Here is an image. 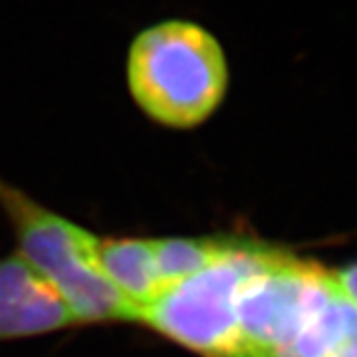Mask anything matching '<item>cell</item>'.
I'll list each match as a JSON object with an SVG mask.
<instances>
[{"label":"cell","mask_w":357,"mask_h":357,"mask_svg":"<svg viewBox=\"0 0 357 357\" xmlns=\"http://www.w3.org/2000/svg\"><path fill=\"white\" fill-rule=\"evenodd\" d=\"M0 206L13 225L18 255L60 294L76 324L137 321V312L103 276L98 236L4 178H0Z\"/></svg>","instance_id":"cell-2"},{"label":"cell","mask_w":357,"mask_h":357,"mask_svg":"<svg viewBox=\"0 0 357 357\" xmlns=\"http://www.w3.org/2000/svg\"><path fill=\"white\" fill-rule=\"evenodd\" d=\"M330 270L270 246L238 300L236 357H272L292 342L332 292Z\"/></svg>","instance_id":"cell-4"},{"label":"cell","mask_w":357,"mask_h":357,"mask_svg":"<svg viewBox=\"0 0 357 357\" xmlns=\"http://www.w3.org/2000/svg\"><path fill=\"white\" fill-rule=\"evenodd\" d=\"M272 244L230 236L227 250L197 274L167 286L139 321L203 357H236L238 300Z\"/></svg>","instance_id":"cell-3"},{"label":"cell","mask_w":357,"mask_h":357,"mask_svg":"<svg viewBox=\"0 0 357 357\" xmlns=\"http://www.w3.org/2000/svg\"><path fill=\"white\" fill-rule=\"evenodd\" d=\"M230 236H197V238H155L153 252L163 290L171 284L189 278L213 264L227 250Z\"/></svg>","instance_id":"cell-8"},{"label":"cell","mask_w":357,"mask_h":357,"mask_svg":"<svg viewBox=\"0 0 357 357\" xmlns=\"http://www.w3.org/2000/svg\"><path fill=\"white\" fill-rule=\"evenodd\" d=\"M98 262L103 276L129 306L141 314L163 292L157 272L153 241L145 238H98Z\"/></svg>","instance_id":"cell-6"},{"label":"cell","mask_w":357,"mask_h":357,"mask_svg":"<svg viewBox=\"0 0 357 357\" xmlns=\"http://www.w3.org/2000/svg\"><path fill=\"white\" fill-rule=\"evenodd\" d=\"M272 357H357V307L333 284L306 326Z\"/></svg>","instance_id":"cell-7"},{"label":"cell","mask_w":357,"mask_h":357,"mask_svg":"<svg viewBox=\"0 0 357 357\" xmlns=\"http://www.w3.org/2000/svg\"><path fill=\"white\" fill-rule=\"evenodd\" d=\"M77 326L60 294L22 256L0 260V342Z\"/></svg>","instance_id":"cell-5"},{"label":"cell","mask_w":357,"mask_h":357,"mask_svg":"<svg viewBox=\"0 0 357 357\" xmlns=\"http://www.w3.org/2000/svg\"><path fill=\"white\" fill-rule=\"evenodd\" d=\"M332 276L342 294L357 307V262L342 268L337 272H332Z\"/></svg>","instance_id":"cell-9"},{"label":"cell","mask_w":357,"mask_h":357,"mask_svg":"<svg viewBox=\"0 0 357 357\" xmlns=\"http://www.w3.org/2000/svg\"><path fill=\"white\" fill-rule=\"evenodd\" d=\"M123 70L135 107L151 123L173 131L204 126L230 89L222 42L191 18H163L141 28L129 42Z\"/></svg>","instance_id":"cell-1"}]
</instances>
